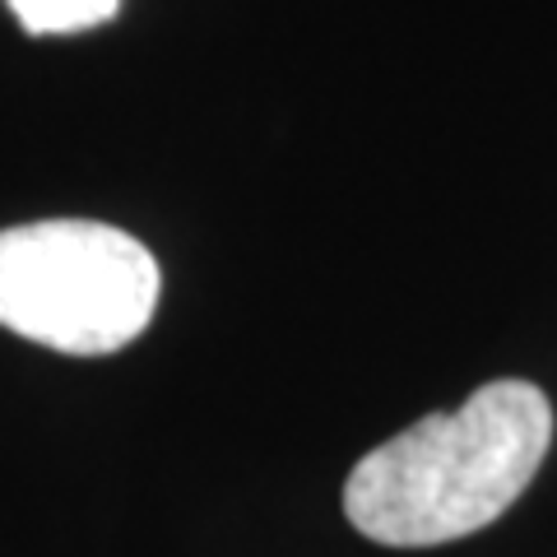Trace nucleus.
Listing matches in <instances>:
<instances>
[{"instance_id": "obj_1", "label": "nucleus", "mask_w": 557, "mask_h": 557, "mask_svg": "<svg viewBox=\"0 0 557 557\" xmlns=\"http://www.w3.org/2000/svg\"><path fill=\"white\" fill-rule=\"evenodd\" d=\"M553 446V405L530 381H487L456 413H428L368 450L344 516L386 548L465 539L511 507Z\"/></svg>"}, {"instance_id": "obj_2", "label": "nucleus", "mask_w": 557, "mask_h": 557, "mask_svg": "<svg viewBox=\"0 0 557 557\" xmlns=\"http://www.w3.org/2000/svg\"><path fill=\"white\" fill-rule=\"evenodd\" d=\"M159 307V260L126 228L42 219L0 233V325L42 348L98 358L126 348Z\"/></svg>"}, {"instance_id": "obj_3", "label": "nucleus", "mask_w": 557, "mask_h": 557, "mask_svg": "<svg viewBox=\"0 0 557 557\" xmlns=\"http://www.w3.org/2000/svg\"><path fill=\"white\" fill-rule=\"evenodd\" d=\"M10 10L24 33L42 38V33H84L108 24L121 10V0H10Z\"/></svg>"}]
</instances>
